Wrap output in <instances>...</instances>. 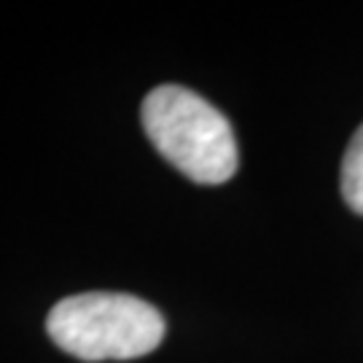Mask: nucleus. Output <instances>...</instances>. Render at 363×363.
I'll return each instance as SVG.
<instances>
[{"mask_svg": "<svg viewBox=\"0 0 363 363\" xmlns=\"http://www.w3.org/2000/svg\"><path fill=\"white\" fill-rule=\"evenodd\" d=\"M140 116L156 151L194 183L218 186L237 172L232 124L196 91L175 84L156 86L143 100Z\"/></svg>", "mask_w": 363, "mask_h": 363, "instance_id": "f257e3e1", "label": "nucleus"}, {"mask_svg": "<svg viewBox=\"0 0 363 363\" xmlns=\"http://www.w3.org/2000/svg\"><path fill=\"white\" fill-rule=\"evenodd\" d=\"M164 318L132 294L91 291L54 304L46 331L78 361H132L154 352L164 339Z\"/></svg>", "mask_w": 363, "mask_h": 363, "instance_id": "f03ea898", "label": "nucleus"}, {"mask_svg": "<svg viewBox=\"0 0 363 363\" xmlns=\"http://www.w3.org/2000/svg\"><path fill=\"white\" fill-rule=\"evenodd\" d=\"M342 196L355 213L363 216V124L350 138L342 159Z\"/></svg>", "mask_w": 363, "mask_h": 363, "instance_id": "7ed1b4c3", "label": "nucleus"}]
</instances>
